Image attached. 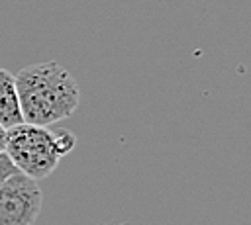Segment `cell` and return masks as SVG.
I'll list each match as a JSON object with an SVG mask.
<instances>
[{"instance_id":"1","label":"cell","mask_w":251,"mask_h":225,"mask_svg":"<svg viewBox=\"0 0 251 225\" xmlns=\"http://www.w3.org/2000/svg\"><path fill=\"white\" fill-rule=\"evenodd\" d=\"M22 121L53 125L75 113L80 90L75 76L55 61L24 67L14 74Z\"/></svg>"},{"instance_id":"2","label":"cell","mask_w":251,"mask_h":225,"mask_svg":"<svg viewBox=\"0 0 251 225\" xmlns=\"http://www.w3.org/2000/svg\"><path fill=\"white\" fill-rule=\"evenodd\" d=\"M75 145L76 139L69 129H49L20 121L6 129L4 151L22 174L41 180L53 174L61 157L69 155Z\"/></svg>"},{"instance_id":"3","label":"cell","mask_w":251,"mask_h":225,"mask_svg":"<svg viewBox=\"0 0 251 225\" xmlns=\"http://www.w3.org/2000/svg\"><path fill=\"white\" fill-rule=\"evenodd\" d=\"M43 194L37 180L16 172L0 182V225H33Z\"/></svg>"},{"instance_id":"4","label":"cell","mask_w":251,"mask_h":225,"mask_svg":"<svg viewBox=\"0 0 251 225\" xmlns=\"http://www.w3.org/2000/svg\"><path fill=\"white\" fill-rule=\"evenodd\" d=\"M20 121H22V112L18 104L14 74L0 67V125L8 129Z\"/></svg>"},{"instance_id":"5","label":"cell","mask_w":251,"mask_h":225,"mask_svg":"<svg viewBox=\"0 0 251 225\" xmlns=\"http://www.w3.org/2000/svg\"><path fill=\"white\" fill-rule=\"evenodd\" d=\"M16 172H20V170H18L16 164L10 160V157L6 155V151H2V153H0V182H4L8 176H12V174H16Z\"/></svg>"},{"instance_id":"6","label":"cell","mask_w":251,"mask_h":225,"mask_svg":"<svg viewBox=\"0 0 251 225\" xmlns=\"http://www.w3.org/2000/svg\"><path fill=\"white\" fill-rule=\"evenodd\" d=\"M6 149V127L0 125V153Z\"/></svg>"}]
</instances>
